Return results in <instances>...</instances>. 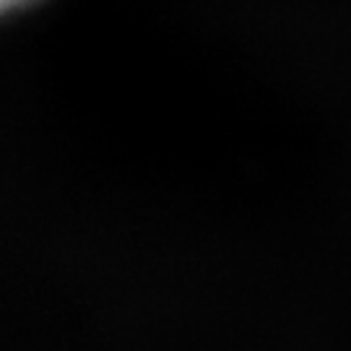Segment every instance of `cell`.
<instances>
[{"label": "cell", "mask_w": 351, "mask_h": 351, "mask_svg": "<svg viewBox=\"0 0 351 351\" xmlns=\"http://www.w3.org/2000/svg\"><path fill=\"white\" fill-rule=\"evenodd\" d=\"M34 0H0V16L3 13H11V11H19V8H26V5H32Z\"/></svg>", "instance_id": "cell-1"}]
</instances>
